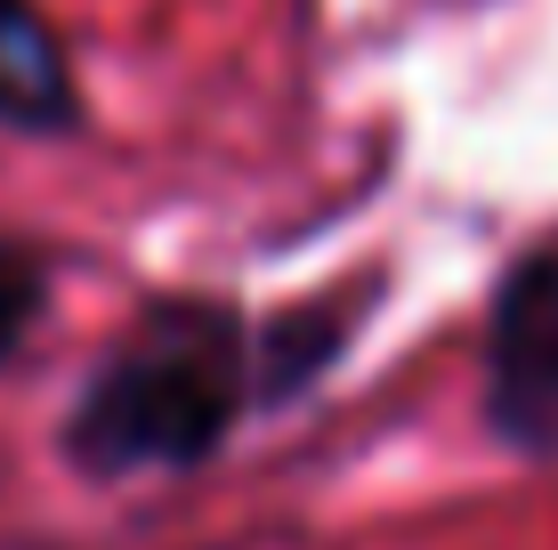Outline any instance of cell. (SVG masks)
Wrapping results in <instances>:
<instances>
[{"instance_id": "1", "label": "cell", "mask_w": 558, "mask_h": 550, "mask_svg": "<svg viewBox=\"0 0 558 550\" xmlns=\"http://www.w3.org/2000/svg\"><path fill=\"white\" fill-rule=\"evenodd\" d=\"M252 389V349L227 308L170 300L146 308L138 332L89 372L73 396L65 453L89 478H138V469H195L235 429V405Z\"/></svg>"}, {"instance_id": "2", "label": "cell", "mask_w": 558, "mask_h": 550, "mask_svg": "<svg viewBox=\"0 0 558 550\" xmlns=\"http://www.w3.org/2000/svg\"><path fill=\"white\" fill-rule=\"evenodd\" d=\"M486 421L518 453H558V243L518 259L494 292Z\"/></svg>"}, {"instance_id": "3", "label": "cell", "mask_w": 558, "mask_h": 550, "mask_svg": "<svg viewBox=\"0 0 558 550\" xmlns=\"http://www.w3.org/2000/svg\"><path fill=\"white\" fill-rule=\"evenodd\" d=\"M73 65L33 0H0V130H73Z\"/></svg>"}, {"instance_id": "4", "label": "cell", "mask_w": 558, "mask_h": 550, "mask_svg": "<svg viewBox=\"0 0 558 550\" xmlns=\"http://www.w3.org/2000/svg\"><path fill=\"white\" fill-rule=\"evenodd\" d=\"M340 316L332 308H307V316H283V325H267V349H259V365H252V381L267 396H292L300 381H316L324 365L340 356Z\"/></svg>"}, {"instance_id": "5", "label": "cell", "mask_w": 558, "mask_h": 550, "mask_svg": "<svg viewBox=\"0 0 558 550\" xmlns=\"http://www.w3.org/2000/svg\"><path fill=\"white\" fill-rule=\"evenodd\" d=\"M41 308H49V276H41V259H33L25 243H0V365L25 349V332L41 325Z\"/></svg>"}]
</instances>
